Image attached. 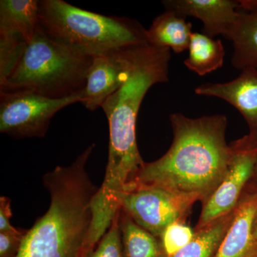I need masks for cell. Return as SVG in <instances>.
Returning a JSON list of instances; mask_svg holds the SVG:
<instances>
[{
  "label": "cell",
  "mask_w": 257,
  "mask_h": 257,
  "mask_svg": "<svg viewBox=\"0 0 257 257\" xmlns=\"http://www.w3.org/2000/svg\"><path fill=\"white\" fill-rule=\"evenodd\" d=\"M174 139L160 159L145 162L125 191L153 187L195 194L202 203L219 187L229 169L232 147L226 140L227 118L216 114L170 116Z\"/></svg>",
  "instance_id": "6da1fadb"
},
{
  "label": "cell",
  "mask_w": 257,
  "mask_h": 257,
  "mask_svg": "<svg viewBox=\"0 0 257 257\" xmlns=\"http://www.w3.org/2000/svg\"><path fill=\"white\" fill-rule=\"evenodd\" d=\"M170 50L149 44L124 49V82L101 107L109 131L105 176L96 195V202L101 207H116L120 194L145 163L137 143V119L149 89L169 81Z\"/></svg>",
  "instance_id": "7a4b0ae2"
},
{
  "label": "cell",
  "mask_w": 257,
  "mask_h": 257,
  "mask_svg": "<svg viewBox=\"0 0 257 257\" xmlns=\"http://www.w3.org/2000/svg\"><path fill=\"white\" fill-rule=\"evenodd\" d=\"M95 147L92 144L70 165L57 166L43 176L50 206L27 231L17 257H81L99 188L86 170Z\"/></svg>",
  "instance_id": "3957f363"
},
{
  "label": "cell",
  "mask_w": 257,
  "mask_h": 257,
  "mask_svg": "<svg viewBox=\"0 0 257 257\" xmlns=\"http://www.w3.org/2000/svg\"><path fill=\"white\" fill-rule=\"evenodd\" d=\"M39 19L47 36L93 58L148 44L147 30L137 20L86 11L63 0L39 1Z\"/></svg>",
  "instance_id": "277c9868"
},
{
  "label": "cell",
  "mask_w": 257,
  "mask_h": 257,
  "mask_svg": "<svg viewBox=\"0 0 257 257\" xmlns=\"http://www.w3.org/2000/svg\"><path fill=\"white\" fill-rule=\"evenodd\" d=\"M92 60L52 40L39 26L0 91H28L50 99L81 94Z\"/></svg>",
  "instance_id": "5b68a950"
},
{
  "label": "cell",
  "mask_w": 257,
  "mask_h": 257,
  "mask_svg": "<svg viewBox=\"0 0 257 257\" xmlns=\"http://www.w3.org/2000/svg\"><path fill=\"white\" fill-rule=\"evenodd\" d=\"M82 93L63 99H50L28 91H0V133L13 139L45 136L58 111L82 102Z\"/></svg>",
  "instance_id": "8992f818"
},
{
  "label": "cell",
  "mask_w": 257,
  "mask_h": 257,
  "mask_svg": "<svg viewBox=\"0 0 257 257\" xmlns=\"http://www.w3.org/2000/svg\"><path fill=\"white\" fill-rule=\"evenodd\" d=\"M201 201L195 194L145 187L120 194V209L139 226L160 238L166 228L177 221H185L194 203Z\"/></svg>",
  "instance_id": "52a82bcc"
},
{
  "label": "cell",
  "mask_w": 257,
  "mask_h": 257,
  "mask_svg": "<svg viewBox=\"0 0 257 257\" xmlns=\"http://www.w3.org/2000/svg\"><path fill=\"white\" fill-rule=\"evenodd\" d=\"M231 146L232 156L227 172L219 187L203 202L194 231L234 211L253 178L257 164V138L248 135L231 143Z\"/></svg>",
  "instance_id": "ba28073f"
},
{
  "label": "cell",
  "mask_w": 257,
  "mask_h": 257,
  "mask_svg": "<svg viewBox=\"0 0 257 257\" xmlns=\"http://www.w3.org/2000/svg\"><path fill=\"white\" fill-rule=\"evenodd\" d=\"M166 10L180 16H191L203 23V34L212 37L223 35L229 40L239 19V2L232 0H167Z\"/></svg>",
  "instance_id": "9c48e42d"
},
{
  "label": "cell",
  "mask_w": 257,
  "mask_h": 257,
  "mask_svg": "<svg viewBox=\"0 0 257 257\" xmlns=\"http://www.w3.org/2000/svg\"><path fill=\"white\" fill-rule=\"evenodd\" d=\"M124 51L122 49L93 58L81 102L88 110L92 111L101 107L123 84L126 74Z\"/></svg>",
  "instance_id": "30bf717a"
},
{
  "label": "cell",
  "mask_w": 257,
  "mask_h": 257,
  "mask_svg": "<svg viewBox=\"0 0 257 257\" xmlns=\"http://www.w3.org/2000/svg\"><path fill=\"white\" fill-rule=\"evenodd\" d=\"M198 95L214 96L234 106L249 126V135L257 138V69L246 68L239 77L224 83H207L195 89Z\"/></svg>",
  "instance_id": "8fae6325"
},
{
  "label": "cell",
  "mask_w": 257,
  "mask_h": 257,
  "mask_svg": "<svg viewBox=\"0 0 257 257\" xmlns=\"http://www.w3.org/2000/svg\"><path fill=\"white\" fill-rule=\"evenodd\" d=\"M257 210V189L243 194L234 210V219L214 257H256L253 234Z\"/></svg>",
  "instance_id": "7c38bea8"
},
{
  "label": "cell",
  "mask_w": 257,
  "mask_h": 257,
  "mask_svg": "<svg viewBox=\"0 0 257 257\" xmlns=\"http://www.w3.org/2000/svg\"><path fill=\"white\" fill-rule=\"evenodd\" d=\"M239 2V19L229 39L234 47L231 64L241 71L257 69V0Z\"/></svg>",
  "instance_id": "4fadbf2b"
},
{
  "label": "cell",
  "mask_w": 257,
  "mask_h": 257,
  "mask_svg": "<svg viewBox=\"0 0 257 257\" xmlns=\"http://www.w3.org/2000/svg\"><path fill=\"white\" fill-rule=\"evenodd\" d=\"M192 25L172 10L157 16L147 30V43L157 48H168L176 53L188 50Z\"/></svg>",
  "instance_id": "5bb4252c"
},
{
  "label": "cell",
  "mask_w": 257,
  "mask_h": 257,
  "mask_svg": "<svg viewBox=\"0 0 257 257\" xmlns=\"http://www.w3.org/2000/svg\"><path fill=\"white\" fill-rule=\"evenodd\" d=\"M39 26V0L0 1V29L18 32L30 44Z\"/></svg>",
  "instance_id": "9a60e30c"
},
{
  "label": "cell",
  "mask_w": 257,
  "mask_h": 257,
  "mask_svg": "<svg viewBox=\"0 0 257 257\" xmlns=\"http://www.w3.org/2000/svg\"><path fill=\"white\" fill-rule=\"evenodd\" d=\"M188 50L189 56L184 64L199 76L214 72L224 64L225 50L220 40L193 32Z\"/></svg>",
  "instance_id": "2e32d148"
},
{
  "label": "cell",
  "mask_w": 257,
  "mask_h": 257,
  "mask_svg": "<svg viewBox=\"0 0 257 257\" xmlns=\"http://www.w3.org/2000/svg\"><path fill=\"white\" fill-rule=\"evenodd\" d=\"M119 221L124 257H167L160 238L139 226L121 210Z\"/></svg>",
  "instance_id": "e0dca14e"
},
{
  "label": "cell",
  "mask_w": 257,
  "mask_h": 257,
  "mask_svg": "<svg viewBox=\"0 0 257 257\" xmlns=\"http://www.w3.org/2000/svg\"><path fill=\"white\" fill-rule=\"evenodd\" d=\"M234 215V211L195 231L192 241L173 257H214L232 223Z\"/></svg>",
  "instance_id": "ac0fdd59"
},
{
  "label": "cell",
  "mask_w": 257,
  "mask_h": 257,
  "mask_svg": "<svg viewBox=\"0 0 257 257\" xmlns=\"http://www.w3.org/2000/svg\"><path fill=\"white\" fill-rule=\"evenodd\" d=\"M28 45L18 32L0 29V84L14 71Z\"/></svg>",
  "instance_id": "d6986e66"
},
{
  "label": "cell",
  "mask_w": 257,
  "mask_h": 257,
  "mask_svg": "<svg viewBox=\"0 0 257 257\" xmlns=\"http://www.w3.org/2000/svg\"><path fill=\"white\" fill-rule=\"evenodd\" d=\"M195 231L185 221H177L169 225L160 239L166 256L173 257L185 247L194 238Z\"/></svg>",
  "instance_id": "ffe728a7"
},
{
  "label": "cell",
  "mask_w": 257,
  "mask_h": 257,
  "mask_svg": "<svg viewBox=\"0 0 257 257\" xmlns=\"http://www.w3.org/2000/svg\"><path fill=\"white\" fill-rule=\"evenodd\" d=\"M120 210L117 211L109 229L88 257H124L120 229Z\"/></svg>",
  "instance_id": "44dd1931"
},
{
  "label": "cell",
  "mask_w": 257,
  "mask_h": 257,
  "mask_svg": "<svg viewBox=\"0 0 257 257\" xmlns=\"http://www.w3.org/2000/svg\"><path fill=\"white\" fill-rule=\"evenodd\" d=\"M28 229L17 232H0V257H17Z\"/></svg>",
  "instance_id": "7402d4cb"
},
{
  "label": "cell",
  "mask_w": 257,
  "mask_h": 257,
  "mask_svg": "<svg viewBox=\"0 0 257 257\" xmlns=\"http://www.w3.org/2000/svg\"><path fill=\"white\" fill-rule=\"evenodd\" d=\"M13 216L11 200L9 197H0V232H17L20 229L15 228L10 222Z\"/></svg>",
  "instance_id": "603a6c76"
},
{
  "label": "cell",
  "mask_w": 257,
  "mask_h": 257,
  "mask_svg": "<svg viewBox=\"0 0 257 257\" xmlns=\"http://www.w3.org/2000/svg\"><path fill=\"white\" fill-rule=\"evenodd\" d=\"M253 234L257 243V210L256 214H255L254 220H253Z\"/></svg>",
  "instance_id": "cb8c5ba5"
},
{
  "label": "cell",
  "mask_w": 257,
  "mask_h": 257,
  "mask_svg": "<svg viewBox=\"0 0 257 257\" xmlns=\"http://www.w3.org/2000/svg\"><path fill=\"white\" fill-rule=\"evenodd\" d=\"M253 179H256V183L253 184V186H252V187H254V188L257 189V164H256V171H255V174H254V176H253Z\"/></svg>",
  "instance_id": "d4e9b609"
},
{
  "label": "cell",
  "mask_w": 257,
  "mask_h": 257,
  "mask_svg": "<svg viewBox=\"0 0 257 257\" xmlns=\"http://www.w3.org/2000/svg\"><path fill=\"white\" fill-rule=\"evenodd\" d=\"M256 257H257V256H256Z\"/></svg>",
  "instance_id": "484cf974"
}]
</instances>
